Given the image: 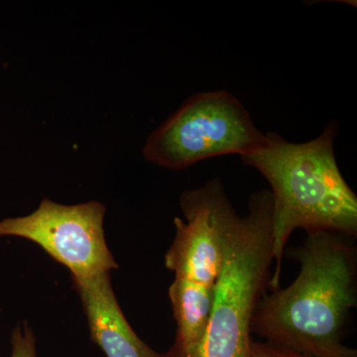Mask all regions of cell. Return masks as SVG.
<instances>
[{"label":"cell","mask_w":357,"mask_h":357,"mask_svg":"<svg viewBox=\"0 0 357 357\" xmlns=\"http://www.w3.org/2000/svg\"><path fill=\"white\" fill-rule=\"evenodd\" d=\"M180 206L185 220H174L175 237L165 255L167 269L175 274L169 287L177 326L168 351L172 354H187L203 337L222 269L223 227L232 204L215 178L183 192Z\"/></svg>","instance_id":"cell-4"},{"label":"cell","mask_w":357,"mask_h":357,"mask_svg":"<svg viewBox=\"0 0 357 357\" xmlns=\"http://www.w3.org/2000/svg\"><path fill=\"white\" fill-rule=\"evenodd\" d=\"M250 357H307L303 354H297L288 351V349H281V347H275L270 344H263L253 340L251 345Z\"/></svg>","instance_id":"cell-9"},{"label":"cell","mask_w":357,"mask_h":357,"mask_svg":"<svg viewBox=\"0 0 357 357\" xmlns=\"http://www.w3.org/2000/svg\"><path fill=\"white\" fill-rule=\"evenodd\" d=\"M337 134V122L326 124L319 137L305 143L268 132L261 146L241 156L271 188L272 291L280 285L286 245L296 229L356 236L357 197L338 168L333 148Z\"/></svg>","instance_id":"cell-2"},{"label":"cell","mask_w":357,"mask_h":357,"mask_svg":"<svg viewBox=\"0 0 357 357\" xmlns=\"http://www.w3.org/2000/svg\"><path fill=\"white\" fill-rule=\"evenodd\" d=\"M110 275L107 272L73 280L88 321L91 342L107 357H167L134 332L119 306Z\"/></svg>","instance_id":"cell-7"},{"label":"cell","mask_w":357,"mask_h":357,"mask_svg":"<svg viewBox=\"0 0 357 357\" xmlns=\"http://www.w3.org/2000/svg\"><path fill=\"white\" fill-rule=\"evenodd\" d=\"M354 237L325 230L307 232L291 250L300 273L291 285L265 294L251 332L267 344L307 357H357L342 342L357 303V252Z\"/></svg>","instance_id":"cell-1"},{"label":"cell","mask_w":357,"mask_h":357,"mask_svg":"<svg viewBox=\"0 0 357 357\" xmlns=\"http://www.w3.org/2000/svg\"><path fill=\"white\" fill-rule=\"evenodd\" d=\"M9 357H37L36 337L28 321L18 323L10 335Z\"/></svg>","instance_id":"cell-8"},{"label":"cell","mask_w":357,"mask_h":357,"mask_svg":"<svg viewBox=\"0 0 357 357\" xmlns=\"http://www.w3.org/2000/svg\"><path fill=\"white\" fill-rule=\"evenodd\" d=\"M272 199L266 190L250 197L248 215L230 206L223 227V264L210 316L196 347L167 357H250L251 326L271 279Z\"/></svg>","instance_id":"cell-3"},{"label":"cell","mask_w":357,"mask_h":357,"mask_svg":"<svg viewBox=\"0 0 357 357\" xmlns=\"http://www.w3.org/2000/svg\"><path fill=\"white\" fill-rule=\"evenodd\" d=\"M105 213L100 202L68 206L44 198L30 215L0 220V237L27 239L69 269L72 280L89 278L119 268L105 239Z\"/></svg>","instance_id":"cell-6"},{"label":"cell","mask_w":357,"mask_h":357,"mask_svg":"<svg viewBox=\"0 0 357 357\" xmlns=\"http://www.w3.org/2000/svg\"><path fill=\"white\" fill-rule=\"evenodd\" d=\"M265 134L243 102L227 91L192 96L148 137L143 156L155 165L183 170L213 157L258 149Z\"/></svg>","instance_id":"cell-5"}]
</instances>
